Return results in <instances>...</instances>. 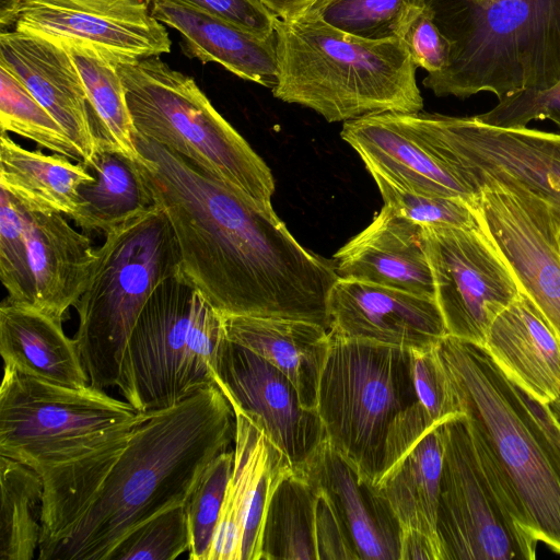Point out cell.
<instances>
[{"label": "cell", "mask_w": 560, "mask_h": 560, "mask_svg": "<svg viewBox=\"0 0 560 560\" xmlns=\"http://www.w3.org/2000/svg\"><path fill=\"white\" fill-rule=\"evenodd\" d=\"M136 162L168 218L182 272L223 316L301 319L329 330L335 262L304 248L272 207L252 202L139 135Z\"/></svg>", "instance_id": "1"}, {"label": "cell", "mask_w": 560, "mask_h": 560, "mask_svg": "<svg viewBox=\"0 0 560 560\" xmlns=\"http://www.w3.org/2000/svg\"><path fill=\"white\" fill-rule=\"evenodd\" d=\"M234 438V410L218 385L144 412L86 511L37 559L105 560L135 528L185 505Z\"/></svg>", "instance_id": "2"}, {"label": "cell", "mask_w": 560, "mask_h": 560, "mask_svg": "<svg viewBox=\"0 0 560 560\" xmlns=\"http://www.w3.org/2000/svg\"><path fill=\"white\" fill-rule=\"evenodd\" d=\"M459 411L517 522L560 553V424L483 346L445 336L436 346Z\"/></svg>", "instance_id": "3"}, {"label": "cell", "mask_w": 560, "mask_h": 560, "mask_svg": "<svg viewBox=\"0 0 560 560\" xmlns=\"http://www.w3.org/2000/svg\"><path fill=\"white\" fill-rule=\"evenodd\" d=\"M278 75L273 96L327 121L385 113H419L416 66L400 39L342 32L306 11L275 25Z\"/></svg>", "instance_id": "4"}, {"label": "cell", "mask_w": 560, "mask_h": 560, "mask_svg": "<svg viewBox=\"0 0 560 560\" xmlns=\"http://www.w3.org/2000/svg\"><path fill=\"white\" fill-rule=\"evenodd\" d=\"M451 43L445 69L423 85L436 96L491 92L499 101L560 79V0H427Z\"/></svg>", "instance_id": "5"}, {"label": "cell", "mask_w": 560, "mask_h": 560, "mask_svg": "<svg viewBox=\"0 0 560 560\" xmlns=\"http://www.w3.org/2000/svg\"><path fill=\"white\" fill-rule=\"evenodd\" d=\"M182 271L178 245L160 206L105 234L74 308V335L91 386H117L128 338L153 291Z\"/></svg>", "instance_id": "6"}, {"label": "cell", "mask_w": 560, "mask_h": 560, "mask_svg": "<svg viewBox=\"0 0 560 560\" xmlns=\"http://www.w3.org/2000/svg\"><path fill=\"white\" fill-rule=\"evenodd\" d=\"M115 66L137 135L177 153L257 206L271 207L270 168L191 77L159 57Z\"/></svg>", "instance_id": "7"}, {"label": "cell", "mask_w": 560, "mask_h": 560, "mask_svg": "<svg viewBox=\"0 0 560 560\" xmlns=\"http://www.w3.org/2000/svg\"><path fill=\"white\" fill-rule=\"evenodd\" d=\"M144 412L91 386L70 387L4 365L0 455L38 472L47 486L129 433Z\"/></svg>", "instance_id": "8"}, {"label": "cell", "mask_w": 560, "mask_h": 560, "mask_svg": "<svg viewBox=\"0 0 560 560\" xmlns=\"http://www.w3.org/2000/svg\"><path fill=\"white\" fill-rule=\"evenodd\" d=\"M224 317L182 272L151 294L128 338L117 382L139 412L172 407L217 385Z\"/></svg>", "instance_id": "9"}, {"label": "cell", "mask_w": 560, "mask_h": 560, "mask_svg": "<svg viewBox=\"0 0 560 560\" xmlns=\"http://www.w3.org/2000/svg\"><path fill=\"white\" fill-rule=\"evenodd\" d=\"M416 401L410 350L330 334L316 409L329 445L363 480L377 483L388 428Z\"/></svg>", "instance_id": "10"}, {"label": "cell", "mask_w": 560, "mask_h": 560, "mask_svg": "<svg viewBox=\"0 0 560 560\" xmlns=\"http://www.w3.org/2000/svg\"><path fill=\"white\" fill-rule=\"evenodd\" d=\"M438 509L443 560H533L537 539L513 515L464 413L444 421Z\"/></svg>", "instance_id": "11"}, {"label": "cell", "mask_w": 560, "mask_h": 560, "mask_svg": "<svg viewBox=\"0 0 560 560\" xmlns=\"http://www.w3.org/2000/svg\"><path fill=\"white\" fill-rule=\"evenodd\" d=\"M423 235L447 334L483 346L520 285L480 228L423 226Z\"/></svg>", "instance_id": "12"}, {"label": "cell", "mask_w": 560, "mask_h": 560, "mask_svg": "<svg viewBox=\"0 0 560 560\" xmlns=\"http://www.w3.org/2000/svg\"><path fill=\"white\" fill-rule=\"evenodd\" d=\"M480 229L517 284L560 335V220L532 192L485 183L472 201Z\"/></svg>", "instance_id": "13"}, {"label": "cell", "mask_w": 560, "mask_h": 560, "mask_svg": "<svg viewBox=\"0 0 560 560\" xmlns=\"http://www.w3.org/2000/svg\"><path fill=\"white\" fill-rule=\"evenodd\" d=\"M446 121L454 173L475 196L489 182L522 188L546 201L560 220V133L492 127L475 116H446Z\"/></svg>", "instance_id": "14"}, {"label": "cell", "mask_w": 560, "mask_h": 560, "mask_svg": "<svg viewBox=\"0 0 560 560\" xmlns=\"http://www.w3.org/2000/svg\"><path fill=\"white\" fill-rule=\"evenodd\" d=\"M14 30L90 47L115 65L159 57L172 44L144 0H24Z\"/></svg>", "instance_id": "15"}, {"label": "cell", "mask_w": 560, "mask_h": 560, "mask_svg": "<svg viewBox=\"0 0 560 560\" xmlns=\"http://www.w3.org/2000/svg\"><path fill=\"white\" fill-rule=\"evenodd\" d=\"M215 383L233 410L247 416L299 470L326 439L317 410L303 407L292 382L252 350L224 340Z\"/></svg>", "instance_id": "16"}, {"label": "cell", "mask_w": 560, "mask_h": 560, "mask_svg": "<svg viewBox=\"0 0 560 560\" xmlns=\"http://www.w3.org/2000/svg\"><path fill=\"white\" fill-rule=\"evenodd\" d=\"M234 462L208 560H259L270 495L293 469L288 457L243 412L234 410Z\"/></svg>", "instance_id": "17"}, {"label": "cell", "mask_w": 560, "mask_h": 560, "mask_svg": "<svg viewBox=\"0 0 560 560\" xmlns=\"http://www.w3.org/2000/svg\"><path fill=\"white\" fill-rule=\"evenodd\" d=\"M327 312L329 332L348 339L427 350L448 335L435 299L353 279L338 277Z\"/></svg>", "instance_id": "18"}, {"label": "cell", "mask_w": 560, "mask_h": 560, "mask_svg": "<svg viewBox=\"0 0 560 560\" xmlns=\"http://www.w3.org/2000/svg\"><path fill=\"white\" fill-rule=\"evenodd\" d=\"M3 63L61 126L86 165L98 138L79 71L67 49L45 37L16 30L0 33Z\"/></svg>", "instance_id": "19"}, {"label": "cell", "mask_w": 560, "mask_h": 560, "mask_svg": "<svg viewBox=\"0 0 560 560\" xmlns=\"http://www.w3.org/2000/svg\"><path fill=\"white\" fill-rule=\"evenodd\" d=\"M339 278L435 299L423 226L385 206L335 255Z\"/></svg>", "instance_id": "20"}, {"label": "cell", "mask_w": 560, "mask_h": 560, "mask_svg": "<svg viewBox=\"0 0 560 560\" xmlns=\"http://www.w3.org/2000/svg\"><path fill=\"white\" fill-rule=\"evenodd\" d=\"M295 471L328 497L358 560H400L401 528L392 509L327 439Z\"/></svg>", "instance_id": "21"}, {"label": "cell", "mask_w": 560, "mask_h": 560, "mask_svg": "<svg viewBox=\"0 0 560 560\" xmlns=\"http://www.w3.org/2000/svg\"><path fill=\"white\" fill-rule=\"evenodd\" d=\"M483 347L511 380L541 402L560 396V335L523 291L494 318Z\"/></svg>", "instance_id": "22"}, {"label": "cell", "mask_w": 560, "mask_h": 560, "mask_svg": "<svg viewBox=\"0 0 560 560\" xmlns=\"http://www.w3.org/2000/svg\"><path fill=\"white\" fill-rule=\"evenodd\" d=\"M21 210L34 280V307L63 320L85 289L95 249L88 235L71 226L63 214Z\"/></svg>", "instance_id": "23"}, {"label": "cell", "mask_w": 560, "mask_h": 560, "mask_svg": "<svg viewBox=\"0 0 560 560\" xmlns=\"http://www.w3.org/2000/svg\"><path fill=\"white\" fill-rule=\"evenodd\" d=\"M153 16L179 32L190 57L217 62L237 77L275 88L278 75L276 35L260 38L190 7L153 0Z\"/></svg>", "instance_id": "24"}, {"label": "cell", "mask_w": 560, "mask_h": 560, "mask_svg": "<svg viewBox=\"0 0 560 560\" xmlns=\"http://www.w3.org/2000/svg\"><path fill=\"white\" fill-rule=\"evenodd\" d=\"M226 338L257 353L294 385L303 407L317 410V390L330 349V334L307 320L223 316Z\"/></svg>", "instance_id": "25"}, {"label": "cell", "mask_w": 560, "mask_h": 560, "mask_svg": "<svg viewBox=\"0 0 560 560\" xmlns=\"http://www.w3.org/2000/svg\"><path fill=\"white\" fill-rule=\"evenodd\" d=\"M0 353L21 374L70 387L89 385L77 342L62 320L33 306L4 300L0 306Z\"/></svg>", "instance_id": "26"}, {"label": "cell", "mask_w": 560, "mask_h": 560, "mask_svg": "<svg viewBox=\"0 0 560 560\" xmlns=\"http://www.w3.org/2000/svg\"><path fill=\"white\" fill-rule=\"evenodd\" d=\"M93 180L84 163L24 149L1 131L0 188L25 210L71 218L78 208L80 186Z\"/></svg>", "instance_id": "27"}, {"label": "cell", "mask_w": 560, "mask_h": 560, "mask_svg": "<svg viewBox=\"0 0 560 560\" xmlns=\"http://www.w3.org/2000/svg\"><path fill=\"white\" fill-rule=\"evenodd\" d=\"M443 423L428 430L375 485L400 528L419 530L439 546L436 525L445 446Z\"/></svg>", "instance_id": "28"}, {"label": "cell", "mask_w": 560, "mask_h": 560, "mask_svg": "<svg viewBox=\"0 0 560 560\" xmlns=\"http://www.w3.org/2000/svg\"><path fill=\"white\" fill-rule=\"evenodd\" d=\"M85 166L94 173V180L80 186L71 217L84 233L106 234L156 206L136 162L121 152L98 141Z\"/></svg>", "instance_id": "29"}, {"label": "cell", "mask_w": 560, "mask_h": 560, "mask_svg": "<svg viewBox=\"0 0 560 560\" xmlns=\"http://www.w3.org/2000/svg\"><path fill=\"white\" fill-rule=\"evenodd\" d=\"M316 489L294 469L273 489L264 518L259 560H318Z\"/></svg>", "instance_id": "30"}, {"label": "cell", "mask_w": 560, "mask_h": 560, "mask_svg": "<svg viewBox=\"0 0 560 560\" xmlns=\"http://www.w3.org/2000/svg\"><path fill=\"white\" fill-rule=\"evenodd\" d=\"M58 44L67 49L79 71L96 118L98 141L137 162L140 159L135 142L137 132L115 63L90 47L74 43Z\"/></svg>", "instance_id": "31"}, {"label": "cell", "mask_w": 560, "mask_h": 560, "mask_svg": "<svg viewBox=\"0 0 560 560\" xmlns=\"http://www.w3.org/2000/svg\"><path fill=\"white\" fill-rule=\"evenodd\" d=\"M0 560H33L42 537V477L0 455Z\"/></svg>", "instance_id": "32"}, {"label": "cell", "mask_w": 560, "mask_h": 560, "mask_svg": "<svg viewBox=\"0 0 560 560\" xmlns=\"http://www.w3.org/2000/svg\"><path fill=\"white\" fill-rule=\"evenodd\" d=\"M427 0H317L307 11L351 35L372 39H399L405 26Z\"/></svg>", "instance_id": "33"}, {"label": "cell", "mask_w": 560, "mask_h": 560, "mask_svg": "<svg viewBox=\"0 0 560 560\" xmlns=\"http://www.w3.org/2000/svg\"><path fill=\"white\" fill-rule=\"evenodd\" d=\"M0 126L3 132L16 133L51 152L82 162L80 152L57 120L1 62Z\"/></svg>", "instance_id": "34"}, {"label": "cell", "mask_w": 560, "mask_h": 560, "mask_svg": "<svg viewBox=\"0 0 560 560\" xmlns=\"http://www.w3.org/2000/svg\"><path fill=\"white\" fill-rule=\"evenodd\" d=\"M233 462L234 450H226L214 457L185 504L190 560L209 558Z\"/></svg>", "instance_id": "35"}, {"label": "cell", "mask_w": 560, "mask_h": 560, "mask_svg": "<svg viewBox=\"0 0 560 560\" xmlns=\"http://www.w3.org/2000/svg\"><path fill=\"white\" fill-rule=\"evenodd\" d=\"M0 279L8 302L33 306L34 280L25 222L19 203L0 188Z\"/></svg>", "instance_id": "36"}, {"label": "cell", "mask_w": 560, "mask_h": 560, "mask_svg": "<svg viewBox=\"0 0 560 560\" xmlns=\"http://www.w3.org/2000/svg\"><path fill=\"white\" fill-rule=\"evenodd\" d=\"M185 505L171 508L124 537L105 560H175L189 550Z\"/></svg>", "instance_id": "37"}, {"label": "cell", "mask_w": 560, "mask_h": 560, "mask_svg": "<svg viewBox=\"0 0 560 560\" xmlns=\"http://www.w3.org/2000/svg\"><path fill=\"white\" fill-rule=\"evenodd\" d=\"M384 205L422 226L480 228L475 209L458 198L425 195L400 188L383 176L371 174Z\"/></svg>", "instance_id": "38"}, {"label": "cell", "mask_w": 560, "mask_h": 560, "mask_svg": "<svg viewBox=\"0 0 560 560\" xmlns=\"http://www.w3.org/2000/svg\"><path fill=\"white\" fill-rule=\"evenodd\" d=\"M475 118L485 125L504 129H521L530 121L550 119L560 129V79L546 89L515 92Z\"/></svg>", "instance_id": "39"}, {"label": "cell", "mask_w": 560, "mask_h": 560, "mask_svg": "<svg viewBox=\"0 0 560 560\" xmlns=\"http://www.w3.org/2000/svg\"><path fill=\"white\" fill-rule=\"evenodd\" d=\"M411 377L418 402L434 423L462 413L436 350H410Z\"/></svg>", "instance_id": "40"}, {"label": "cell", "mask_w": 560, "mask_h": 560, "mask_svg": "<svg viewBox=\"0 0 560 560\" xmlns=\"http://www.w3.org/2000/svg\"><path fill=\"white\" fill-rule=\"evenodd\" d=\"M399 39L415 66L428 73L442 71L448 65L451 43L436 25L428 2L405 26Z\"/></svg>", "instance_id": "41"}, {"label": "cell", "mask_w": 560, "mask_h": 560, "mask_svg": "<svg viewBox=\"0 0 560 560\" xmlns=\"http://www.w3.org/2000/svg\"><path fill=\"white\" fill-rule=\"evenodd\" d=\"M226 21L260 38L275 36L278 18L257 0H166Z\"/></svg>", "instance_id": "42"}, {"label": "cell", "mask_w": 560, "mask_h": 560, "mask_svg": "<svg viewBox=\"0 0 560 560\" xmlns=\"http://www.w3.org/2000/svg\"><path fill=\"white\" fill-rule=\"evenodd\" d=\"M315 517L318 560H358L331 502L318 489H316Z\"/></svg>", "instance_id": "43"}, {"label": "cell", "mask_w": 560, "mask_h": 560, "mask_svg": "<svg viewBox=\"0 0 560 560\" xmlns=\"http://www.w3.org/2000/svg\"><path fill=\"white\" fill-rule=\"evenodd\" d=\"M436 424L418 401L400 411L392 421L386 435L383 474Z\"/></svg>", "instance_id": "44"}, {"label": "cell", "mask_w": 560, "mask_h": 560, "mask_svg": "<svg viewBox=\"0 0 560 560\" xmlns=\"http://www.w3.org/2000/svg\"><path fill=\"white\" fill-rule=\"evenodd\" d=\"M400 560H443L440 546L423 533L401 528Z\"/></svg>", "instance_id": "45"}, {"label": "cell", "mask_w": 560, "mask_h": 560, "mask_svg": "<svg viewBox=\"0 0 560 560\" xmlns=\"http://www.w3.org/2000/svg\"><path fill=\"white\" fill-rule=\"evenodd\" d=\"M278 19L292 21L303 15L317 0H257Z\"/></svg>", "instance_id": "46"}, {"label": "cell", "mask_w": 560, "mask_h": 560, "mask_svg": "<svg viewBox=\"0 0 560 560\" xmlns=\"http://www.w3.org/2000/svg\"><path fill=\"white\" fill-rule=\"evenodd\" d=\"M24 0H0V27L1 32L14 26L20 5Z\"/></svg>", "instance_id": "47"}, {"label": "cell", "mask_w": 560, "mask_h": 560, "mask_svg": "<svg viewBox=\"0 0 560 560\" xmlns=\"http://www.w3.org/2000/svg\"><path fill=\"white\" fill-rule=\"evenodd\" d=\"M548 407L551 411V413L553 415V417L556 418V420L559 422L560 424V396L557 397L555 400H552L551 402L548 404Z\"/></svg>", "instance_id": "48"}, {"label": "cell", "mask_w": 560, "mask_h": 560, "mask_svg": "<svg viewBox=\"0 0 560 560\" xmlns=\"http://www.w3.org/2000/svg\"><path fill=\"white\" fill-rule=\"evenodd\" d=\"M144 1L149 3L151 0H144Z\"/></svg>", "instance_id": "49"}]
</instances>
